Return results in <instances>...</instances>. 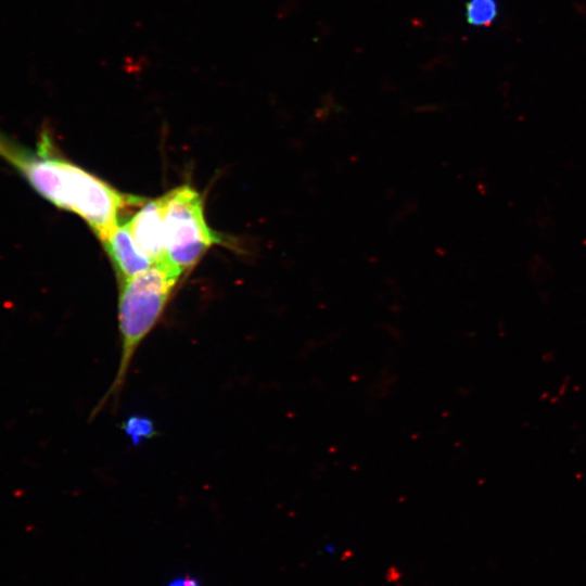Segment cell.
I'll use <instances>...</instances> for the list:
<instances>
[{
  "mask_svg": "<svg viewBox=\"0 0 586 586\" xmlns=\"http://www.w3.org/2000/svg\"><path fill=\"white\" fill-rule=\"evenodd\" d=\"M125 431L133 443L151 437L154 433L151 420L138 416L131 417L125 422Z\"/></svg>",
  "mask_w": 586,
  "mask_h": 586,
  "instance_id": "7",
  "label": "cell"
},
{
  "mask_svg": "<svg viewBox=\"0 0 586 586\" xmlns=\"http://www.w3.org/2000/svg\"><path fill=\"white\" fill-rule=\"evenodd\" d=\"M139 250L153 263L165 259V229L163 196L145 200L127 220Z\"/></svg>",
  "mask_w": 586,
  "mask_h": 586,
  "instance_id": "4",
  "label": "cell"
},
{
  "mask_svg": "<svg viewBox=\"0 0 586 586\" xmlns=\"http://www.w3.org/2000/svg\"><path fill=\"white\" fill-rule=\"evenodd\" d=\"M166 586H201L200 582L190 575H180L167 582Z\"/></svg>",
  "mask_w": 586,
  "mask_h": 586,
  "instance_id": "8",
  "label": "cell"
},
{
  "mask_svg": "<svg viewBox=\"0 0 586 586\" xmlns=\"http://www.w3.org/2000/svg\"><path fill=\"white\" fill-rule=\"evenodd\" d=\"M180 278L178 271L162 262L118 281L120 358L115 378L93 416L110 400L118 399L133 356L160 321Z\"/></svg>",
  "mask_w": 586,
  "mask_h": 586,
  "instance_id": "2",
  "label": "cell"
},
{
  "mask_svg": "<svg viewBox=\"0 0 586 586\" xmlns=\"http://www.w3.org/2000/svg\"><path fill=\"white\" fill-rule=\"evenodd\" d=\"M498 14L496 0H470L466 4L467 22L473 26H488Z\"/></svg>",
  "mask_w": 586,
  "mask_h": 586,
  "instance_id": "6",
  "label": "cell"
},
{
  "mask_svg": "<svg viewBox=\"0 0 586 586\" xmlns=\"http://www.w3.org/2000/svg\"><path fill=\"white\" fill-rule=\"evenodd\" d=\"M0 160L12 167L30 188L55 207L80 217L101 240L118 222L127 207L145 200L125 194L66 158L43 128L34 146L0 130Z\"/></svg>",
  "mask_w": 586,
  "mask_h": 586,
  "instance_id": "1",
  "label": "cell"
},
{
  "mask_svg": "<svg viewBox=\"0 0 586 586\" xmlns=\"http://www.w3.org/2000/svg\"><path fill=\"white\" fill-rule=\"evenodd\" d=\"M162 196L164 262L182 276L191 270L214 244L222 243V239L206 222L204 200L191 186H179Z\"/></svg>",
  "mask_w": 586,
  "mask_h": 586,
  "instance_id": "3",
  "label": "cell"
},
{
  "mask_svg": "<svg viewBox=\"0 0 586 586\" xmlns=\"http://www.w3.org/2000/svg\"><path fill=\"white\" fill-rule=\"evenodd\" d=\"M101 242L116 270L118 281L153 265L137 246L127 221L118 222Z\"/></svg>",
  "mask_w": 586,
  "mask_h": 586,
  "instance_id": "5",
  "label": "cell"
}]
</instances>
